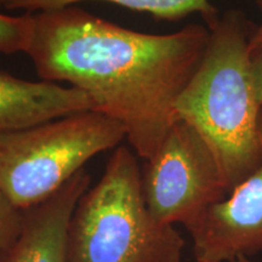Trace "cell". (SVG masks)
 Returning a JSON list of instances; mask_svg holds the SVG:
<instances>
[{"instance_id":"cell-7","label":"cell","mask_w":262,"mask_h":262,"mask_svg":"<svg viewBox=\"0 0 262 262\" xmlns=\"http://www.w3.org/2000/svg\"><path fill=\"white\" fill-rule=\"evenodd\" d=\"M90 182L86 170H80L50 198L22 210L19 233L0 262H68L71 219Z\"/></svg>"},{"instance_id":"cell-2","label":"cell","mask_w":262,"mask_h":262,"mask_svg":"<svg viewBox=\"0 0 262 262\" xmlns=\"http://www.w3.org/2000/svg\"><path fill=\"white\" fill-rule=\"evenodd\" d=\"M255 26L239 10L219 16L209 28L201 63L176 103L179 119L191 124L211 148L229 192L262 162V106L249 49Z\"/></svg>"},{"instance_id":"cell-11","label":"cell","mask_w":262,"mask_h":262,"mask_svg":"<svg viewBox=\"0 0 262 262\" xmlns=\"http://www.w3.org/2000/svg\"><path fill=\"white\" fill-rule=\"evenodd\" d=\"M22 210H18L4 195L0 194V258L19 233Z\"/></svg>"},{"instance_id":"cell-14","label":"cell","mask_w":262,"mask_h":262,"mask_svg":"<svg viewBox=\"0 0 262 262\" xmlns=\"http://www.w3.org/2000/svg\"><path fill=\"white\" fill-rule=\"evenodd\" d=\"M232 262H258V261H255L254 258H250V257H241V258H237V260H234Z\"/></svg>"},{"instance_id":"cell-6","label":"cell","mask_w":262,"mask_h":262,"mask_svg":"<svg viewBox=\"0 0 262 262\" xmlns=\"http://www.w3.org/2000/svg\"><path fill=\"white\" fill-rule=\"evenodd\" d=\"M258 135L262 147V111ZM187 231L195 262H232L262 254V162Z\"/></svg>"},{"instance_id":"cell-5","label":"cell","mask_w":262,"mask_h":262,"mask_svg":"<svg viewBox=\"0 0 262 262\" xmlns=\"http://www.w3.org/2000/svg\"><path fill=\"white\" fill-rule=\"evenodd\" d=\"M145 162L143 196L150 215L162 224H182L187 229L229 193L211 148L185 120L170 127Z\"/></svg>"},{"instance_id":"cell-9","label":"cell","mask_w":262,"mask_h":262,"mask_svg":"<svg viewBox=\"0 0 262 262\" xmlns=\"http://www.w3.org/2000/svg\"><path fill=\"white\" fill-rule=\"evenodd\" d=\"M84 2L111 3L139 12H146L153 17L166 21H178L189 15L198 14L204 19L208 28H210L220 16L210 0H0V6L9 11L24 10L26 14H34L75 6Z\"/></svg>"},{"instance_id":"cell-12","label":"cell","mask_w":262,"mask_h":262,"mask_svg":"<svg viewBox=\"0 0 262 262\" xmlns=\"http://www.w3.org/2000/svg\"><path fill=\"white\" fill-rule=\"evenodd\" d=\"M250 61L255 90H256L258 102L262 106V47L250 52Z\"/></svg>"},{"instance_id":"cell-4","label":"cell","mask_w":262,"mask_h":262,"mask_svg":"<svg viewBox=\"0 0 262 262\" xmlns=\"http://www.w3.org/2000/svg\"><path fill=\"white\" fill-rule=\"evenodd\" d=\"M124 139L125 126L96 111L0 133V194L18 210L40 204Z\"/></svg>"},{"instance_id":"cell-8","label":"cell","mask_w":262,"mask_h":262,"mask_svg":"<svg viewBox=\"0 0 262 262\" xmlns=\"http://www.w3.org/2000/svg\"><path fill=\"white\" fill-rule=\"evenodd\" d=\"M94 111L83 91L52 81H31L0 72V133Z\"/></svg>"},{"instance_id":"cell-13","label":"cell","mask_w":262,"mask_h":262,"mask_svg":"<svg viewBox=\"0 0 262 262\" xmlns=\"http://www.w3.org/2000/svg\"><path fill=\"white\" fill-rule=\"evenodd\" d=\"M258 8L262 10V0H256ZM262 47V21L260 25L255 26L253 34L250 37V45H249V49H250V52L254 51L255 49Z\"/></svg>"},{"instance_id":"cell-1","label":"cell","mask_w":262,"mask_h":262,"mask_svg":"<svg viewBox=\"0 0 262 262\" xmlns=\"http://www.w3.org/2000/svg\"><path fill=\"white\" fill-rule=\"evenodd\" d=\"M209 35L199 24L169 34L131 31L75 5L31 14L24 52L42 80L83 91L94 111L123 124L146 160L179 120L176 103Z\"/></svg>"},{"instance_id":"cell-3","label":"cell","mask_w":262,"mask_h":262,"mask_svg":"<svg viewBox=\"0 0 262 262\" xmlns=\"http://www.w3.org/2000/svg\"><path fill=\"white\" fill-rule=\"evenodd\" d=\"M185 239L147 208L134 150L117 147L71 219L68 262H181Z\"/></svg>"},{"instance_id":"cell-10","label":"cell","mask_w":262,"mask_h":262,"mask_svg":"<svg viewBox=\"0 0 262 262\" xmlns=\"http://www.w3.org/2000/svg\"><path fill=\"white\" fill-rule=\"evenodd\" d=\"M31 27V14L9 16L0 12V52H24Z\"/></svg>"}]
</instances>
